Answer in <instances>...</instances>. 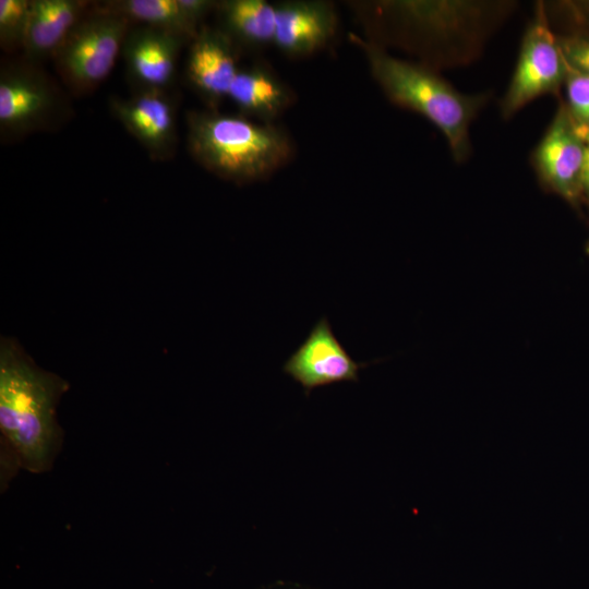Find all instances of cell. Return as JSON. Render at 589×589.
<instances>
[{
    "label": "cell",
    "mask_w": 589,
    "mask_h": 589,
    "mask_svg": "<svg viewBox=\"0 0 589 589\" xmlns=\"http://www.w3.org/2000/svg\"><path fill=\"white\" fill-rule=\"evenodd\" d=\"M69 382L38 366L10 337L0 340L1 490L19 470L41 474L52 469L64 433L57 407Z\"/></svg>",
    "instance_id": "6da1fadb"
},
{
    "label": "cell",
    "mask_w": 589,
    "mask_h": 589,
    "mask_svg": "<svg viewBox=\"0 0 589 589\" xmlns=\"http://www.w3.org/2000/svg\"><path fill=\"white\" fill-rule=\"evenodd\" d=\"M187 146L204 169L237 184L265 180L293 156L283 128L213 109L187 115Z\"/></svg>",
    "instance_id": "7a4b0ae2"
},
{
    "label": "cell",
    "mask_w": 589,
    "mask_h": 589,
    "mask_svg": "<svg viewBox=\"0 0 589 589\" xmlns=\"http://www.w3.org/2000/svg\"><path fill=\"white\" fill-rule=\"evenodd\" d=\"M360 46L387 98L431 121L445 136L454 160L465 161L471 153L470 124L488 94H462L429 65L395 58L374 43L361 40Z\"/></svg>",
    "instance_id": "3957f363"
},
{
    "label": "cell",
    "mask_w": 589,
    "mask_h": 589,
    "mask_svg": "<svg viewBox=\"0 0 589 589\" xmlns=\"http://www.w3.org/2000/svg\"><path fill=\"white\" fill-rule=\"evenodd\" d=\"M508 2L385 1L380 8L404 28L438 47L444 64H461L478 56L483 41L506 16Z\"/></svg>",
    "instance_id": "277c9868"
},
{
    "label": "cell",
    "mask_w": 589,
    "mask_h": 589,
    "mask_svg": "<svg viewBox=\"0 0 589 589\" xmlns=\"http://www.w3.org/2000/svg\"><path fill=\"white\" fill-rule=\"evenodd\" d=\"M131 22L94 4L55 53L56 69L75 94L95 89L112 71Z\"/></svg>",
    "instance_id": "5b68a950"
},
{
    "label": "cell",
    "mask_w": 589,
    "mask_h": 589,
    "mask_svg": "<svg viewBox=\"0 0 589 589\" xmlns=\"http://www.w3.org/2000/svg\"><path fill=\"white\" fill-rule=\"evenodd\" d=\"M37 62L5 61L0 68V135L13 141L63 121L68 104Z\"/></svg>",
    "instance_id": "8992f818"
},
{
    "label": "cell",
    "mask_w": 589,
    "mask_h": 589,
    "mask_svg": "<svg viewBox=\"0 0 589 589\" xmlns=\"http://www.w3.org/2000/svg\"><path fill=\"white\" fill-rule=\"evenodd\" d=\"M566 74L567 63L557 37L550 28L545 5L537 3L522 37L516 69L501 103L503 118H510L540 96L558 93Z\"/></svg>",
    "instance_id": "52a82bcc"
},
{
    "label": "cell",
    "mask_w": 589,
    "mask_h": 589,
    "mask_svg": "<svg viewBox=\"0 0 589 589\" xmlns=\"http://www.w3.org/2000/svg\"><path fill=\"white\" fill-rule=\"evenodd\" d=\"M585 151V141L561 101L531 161L541 184L576 208L582 202Z\"/></svg>",
    "instance_id": "ba28073f"
},
{
    "label": "cell",
    "mask_w": 589,
    "mask_h": 589,
    "mask_svg": "<svg viewBox=\"0 0 589 589\" xmlns=\"http://www.w3.org/2000/svg\"><path fill=\"white\" fill-rule=\"evenodd\" d=\"M369 364L350 357L335 336L328 318L323 316L287 359L283 370L302 386L308 396L317 387L358 382L360 370Z\"/></svg>",
    "instance_id": "9c48e42d"
},
{
    "label": "cell",
    "mask_w": 589,
    "mask_h": 589,
    "mask_svg": "<svg viewBox=\"0 0 589 589\" xmlns=\"http://www.w3.org/2000/svg\"><path fill=\"white\" fill-rule=\"evenodd\" d=\"M110 110L154 160L172 158L177 147L176 105L166 91H136L115 96Z\"/></svg>",
    "instance_id": "30bf717a"
},
{
    "label": "cell",
    "mask_w": 589,
    "mask_h": 589,
    "mask_svg": "<svg viewBox=\"0 0 589 589\" xmlns=\"http://www.w3.org/2000/svg\"><path fill=\"white\" fill-rule=\"evenodd\" d=\"M237 44L219 26H202L190 45L185 75L197 95L215 109L228 97L239 71Z\"/></svg>",
    "instance_id": "8fae6325"
},
{
    "label": "cell",
    "mask_w": 589,
    "mask_h": 589,
    "mask_svg": "<svg viewBox=\"0 0 589 589\" xmlns=\"http://www.w3.org/2000/svg\"><path fill=\"white\" fill-rule=\"evenodd\" d=\"M184 43L177 35L149 26L129 31L122 53L137 91H166L173 80Z\"/></svg>",
    "instance_id": "7c38bea8"
},
{
    "label": "cell",
    "mask_w": 589,
    "mask_h": 589,
    "mask_svg": "<svg viewBox=\"0 0 589 589\" xmlns=\"http://www.w3.org/2000/svg\"><path fill=\"white\" fill-rule=\"evenodd\" d=\"M274 45L288 57H306L324 48L337 29V14L326 1H285L275 5Z\"/></svg>",
    "instance_id": "4fadbf2b"
},
{
    "label": "cell",
    "mask_w": 589,
    "mask_h": 589,
    "mask_svg": "<svg viewBox=\"0 0 589 589\" xmlns=\"http://www.w3.org/2000/svg\"><path fill=\"white\" fill-rule=\"evenodd\" d=\"M228 98L239 115L274 123L294 101L293 91L269 68L256 63L240 68Z\"/></svg>",
    "instance_id": "5bb4252c"
},
{
    "label": "cell",
    "mask_w": 589,
    "mask_h": 589,
    "mask_svg": "<svg viewBox=\"0 0 589 589\" xmlns=\"http://www.w3.org/2000/svg\"><path fill=\"white\" fill-rule=\"evenodd\" d=\"M91 7L89 1L82 0H31L24 58L38 62L53 57Z\"/></svg>",
    "instance_id": "9a60e30c"
},
{
    "label": "cell",
    "mask_w": 589,
    "mask_h": 589,
    "mask_svg": "<svg viewBox=\"0 0 589 589\" xmlns=\"http://www.w3.org/2000/svg\"><path fill=\"white\" fill-rule=\"evenodd\" d=\"M220 28L236 43L248 47L274 44L276 8L266 0L217 2Z\"/></svg>",
    "instance_id": "2e32d148"
},
{
    "label": "cell",
    "mask_w": 589,
    "mask_h": 589,
    "mask_svg": "<svg viewBox=\"0 0 589 589\" xmlns=\"http://www.w3.org/2000/svg\"><path fill=\"white\" fill-rule=\"evenodd\" d=\"M99 8L192 41L199 27L181 10L178 0H115L97 4Z\"/></svg>",
    "instance_id": "e0dca14e"
},
{
    "label": "cell",
    "mask_w": 589,
    "mask_h": 589,
    "mask_svg": "<svg viewBox=\"0 0 589 589\" xmlns=\"http://www.w3.org/2000/svg\"><path fill=\"white\" fill-rule=\"evenodd\" d=\"M31 0L0 1V47L8 53L23 50Z\"/></svg>",
    "instance_id": "ac0fdd59"
},
{
    "label": "cell",
    "mask_w": 589,
    "mask_h": 589,
    "mask_svg": "<svg viewBox=\"0 0 589 589\" xmlns=\"http://www.w3.org/2000/svg\"><path fill=\"white\" fill-rule=\"evenodd\" d=\"M566 108L575 123L589 130V76L567 64Z\"/></svg>",
    "instance_id": "d6986e66"
},
{
    "label": "cell",
    "mask_w": 589,
    "mask_h": 589,
    "mask_svg": "<svg viewBox=\"0 0 589 589\" xmlns=\"http://www.w3.org/2000/svg\"><path fill=\"white\" fill-rule=\"evenodd\" d=\"M557 40L566 63L589 76V32L558 36Z\"/></svg>",
    "instance_id": "ffe728a7"
},
{
    "label": "cell",
    "mask_w": 589,
    "mask_h": 589,
    "mask_svg": "<svg viewBox=\"0 0 589 589\" xmlns=\"http://www.w3.org/2000/svg\"><path fill=\"white\" fill-rule=\"evenodd\" d=\"M178 2L183 13L196 26L217 7V1L212 0H178Z\"/></svg>",
    "instance_id": "44dd1931"
},
{
    "label": "cell",
    "mask_w": 589,
    "mask_h": 589,
    "mask_svg": "<svg viewBox=\"0 0 589 589\" xmlns=\"http://www.w3.org/2000/svg\"><path fill=\"white\" fill-rule=\"evenodd\" d=\"M574 20L582 26H589V1L561 2Z\"/></svg>",
    "instance_id": "7402d4cb"
},
{
    "label": "cell",
    "mask_w": 589,
    "mask_h": 589,
    "mask_svg": "<svg viewBox=\"0 0 589 589\" xmlns=\"http://www.w3.org/2000/svg\"><path fill=\"white\" fill-rule=\"evenodd\" d=\"M577 129L580 135L582 136L585 141V145H586L581 190H582V202H586L589 205V130L585 128H580L578 125H577Z\"/></svg>",
    "instance_id": "603a6c76"
},
{
    "label": "cell",
    "mask_w": 589,
    "mask_h": 589,
    "mask_svg": "<svg viewBox=\"0 0 589 589\" xmlns=\"http://www.w3.org/2000/svg\"><path fill=\"white\" fill-rule=\"evenodd\" d=\"M587 251H588V253H589V243H588V245H587Z\"/></svg>",
    "instance_id": "cb8c5ba5"
}]
</instances>
